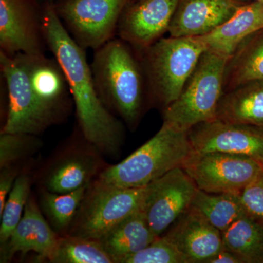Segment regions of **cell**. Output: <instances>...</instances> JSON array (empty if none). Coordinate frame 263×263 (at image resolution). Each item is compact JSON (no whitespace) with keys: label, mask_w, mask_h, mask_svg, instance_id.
Returning a JSON list of instances; mask_svg holds the SVG:
<instances>
[{"label":"cell","mask_w":263,"mask_h":263,"mask_svg":"<svg viewBox=\"0 0 263 263\" xmlns=\"http://www.w3.org/2000/svg\"><path fill=\"white\" fill-rule=\"evenodd\" d=\"M216 119L263 127V81L249 83L224 92Z\"/></svg>","instance_id":"cell-21"},{"label":"cell","mask_w":263,"mask_h":263,"mask_svg":"<svg viewBox=\"0 0 263 263\" xmlns=\"http://www.w3.org/2000/svg\"><path fill=\"white\" fill-rule=\"evenodd\" d=\"M101 161L95 154L78 152L69 154L57 161L45 178L46 191L65 194L89 186L98 175Z\"/></svg>","instance_id":"cell-19"},{"label":"cell","mask_w":263,"mask_h":263,"mask_svg":"<svg viewBox=\"0 0 263 263\" xmlns=\"http://www.w3.org/2000/svg\"><path fill=\"white\" fill-rule=\"evenodd\" d=\"M47 259L54 263H114L98 240L71 235L58 238Z\"/></svg>","instance_id":"cell-25"},{"label":"cell","mask_w":263,"mask_h":263,"mask_svg":"<svg viewBox=\"0 0 263 263\" xmlns=\"http://www.w3.org/2000/svg\"><path fill=\"white\" fill-rule=\"evenodd\" d=\"M194 152L248 156L263 163V127L215 119L188 131Z\"/></svg>","instance_id":"cell-12"},{"label":"cell","mask_w":263,"mask_h":263,"mask_svg":"<svg viewBox=\"0 0 263 263\" xmlns=\"http://www.w3.org/2000/svg\"><path fill=\"white\" fill-rule=\"evenodd\" d=\"M30 181L27 175L18 176L5 202L1 216L0 243L4 245L9 239L13 230L23 216L29 197Z\"/></svg>","instance_id":"cell-27"},{"label":"cell","mask_w":263,"mask_h":263,"mask_svg":"<svg viewBox=\"0 0 263 263\" xmlns=\"http://www.w3.org/2000/svg\"><path fill=\"white\" fill-rule=\"evenodd\" d=\"M0 72L8 90V108L1 133L37 136L51 126L33 96L27 71L18 57L0 51Z\"/></svg>","instance_id":"cell-10"},{"label":"cell","mask_w":263,"mask_h":263,"mask_svg":"<svg viewBox=\"0 0 263 263\" xmlns=\"http://www.w3.org/2000/svg\"><path fill=\"white\" fill-rule=\"evenodd\" d=\"M142 211L118 223L99 239L114 263L139 252L157 239Z\"/></svg>","instance_id":"cell-20"},{"label":"cell","mask_w":263,"mask_h":263,"mask_svg":"<svg viewBox=\"0 0 263 263\" xmlns=\"http://www.w3.org/2000/svg\"><path fill=\"white\" fill-rule=\"evenodd\" d=\"M243 0H179L168 33L171 37H200L224 23Z\"/></svg>","instance_id":"cell-15"},{"label":"cell","mask_w":263,"mask_h":263,"mask_svg":"<svg viewBox=\"0 0 263 263\" xmlns=\"http://www.w3.org/2000/svg\"><path fill=\"white\" fill-rule=\"evenodd\" d=\"M35 136L26 133H1L0 168L13 165L37 149L40 143Z\"/></svg>","instance_id":"cell-28"},{"label":"cell","mask_w":263,"mask_h":263,"mask_svg":"<svg viewBox=\"0 0 263 263\" xmlns=\"http://www.w3.org/2000/svg\"><path fill=\"white\" fill-rule=\"evenodd\" d=\"M90 66L104 105L129 127L136 126L148 94L146 73L138 52L120 38L114 37L95 51Z\"/></svg>","instance_id":"cell-2"},{"label":"cell","mask_w":263,"mask_h":263,"mask_svg":"<svg viewBox=\"0 0 263 263\" xmlns=\"http://www.w3.org/2000/svg\"><path fill=\"white\" fill-rule=\"evenodd\" d=\"M121 263H190L186 256L180 252L165 238L159 237L146 248L128 256Z\"/></svg>","instance_id":"cell-29"},{"label":"cell","mask_w":263,"mask_h":263,"mask_svg":"<svg viewBox=\"0 0 263 263\" xmlns=\"http://www.w3.org/2000/svg\"><path fill=\"white\" fill-rule=\"evenodd\" d=\"M163 237L190 263H205L224 249L220 230L191 208Z\"/></svg>","instance_id":"cell-16"},{"label":"cell","mask_w":263,"mask_h":263,"mask_svg":"<svg viewBox=\"0 0 263 263\" xmlns=\"http://www.w3.org/2000/svg\"><path fill=\"white\" fill-rule=\"evenodd\" d=\"M27 71L33 96L52 124L67 117L72 99L68 81L56 59L46 54L17 53Z\"/></svg>","instance_id":"cell-13"},{"label":"cell","mask_w":263,"mask_h":263,"mask_svg":"<svg viewBox=\"0 0 263 263\" xmlns=\"http://www.w3.org/2000/svg\"><path fill=\"white\" fill-rule=\"evenodd\" d=\"M263 81V29L246 38L226 67L224 93L238 86Z\"/></svg>","instance_id":"cell-22"},{"label":"cell","mask_w":263,"mask_h":263,"mask_svg":"<svg viewBox=\"0 0 263 263\" xmlns=\"http://www.w3.org/2000/svg\"><path fill=\"white\" fill-rule=\"evenodd\" d=\"M205 51L200 37L170 36L138 53L151 98L163 109L174 103Z\"/></svg>","instance_id":"cell-4"},{"label":"cell","mask_w":263,"mask_h":263,"mask_svg":"<svg viewBox=\"0 0 263 263\" xmlns=\"http://www.w3.org/2000/svg\"><path fill=\"white\" fill-rule=\"evenodd\" d=\"M42 23L48 49L61 65L68 81L83 136L97 149L116 153L122 143L124 128L99 97L86 49L74 41L64 27L54 3L45 2Z\"/></svg>","instance_id":"cell-1"},{"label":"cell","mask_w":263,"mask_h":263,"mask_svg":"<svg viewBox=\"0 0 263 263\" xmlns=\"http://www.w3.org/2000/svg\"><path fill=\"white\" fill-rule=\"evenodd\" d=\"M198 189L181 167H176L146 186L142 212L159 238L187 212Z\"/></svg>","instance_id":"cell-9"},{"label":"cell","mask_w":263,"mask_h":263,"mask_svg":"<svg viewBox=\"0 0 263 263\" xmlns=\"http://www.w3.org/2000/svg\"><path fill=\"white\" fill-rule=\"evenodd\" d=\"M245 2H259V3H262L263 0H243Z\"/></svg>","instance_id":"cell-33"},{"label":"cell","mask_w":263,"mask_h":263,"mask_svg":"<svg viewBox=\"0 0 263 263\" xmlns=\"http://www.w3.org/2000/svg\"><path fill=\"white\" fill-rule=\"evenodd\" d=\"M179 0H135L124 8L118 37L138 53L144 51L168 32Z\"/></svg>","instance_id":"cell-14"},{"label":"cell","mask_w":263,"mask_h":263,"mask_svg":"<svg viewBox=\"0 0 263 263\" xmlns=\"http://www.w3.org/2000/svg\"><path fill=\"white\" fill-rule=\"evenodd\" d=\"M224 249L243 263H262L263 219L247 213L221 233Z\"/></svg>","instance_id":"cell-23"},{"label":"cell","mask_w":263,"mask_h":263,"mask_svg":"<svg viewBox=\"0 0 263 263\" xmlns=\"http://www.w3.org/2000/svg\"><path fill=\"white\" fill-rule=\"evenodd\" d=\"M131 0H60L55 10L79 46L96 51L117 34L118 24Z\"/></svg>","instance_id":"cell-7"},{"label":"cell","mask_w":263,"mask_h":263,"mask_svg":"<svg viewBox=\"0 0 263 263\" xmlns=\"http://www.w3.org/2000/svg\"><path fill=\"white\" fill-rule=\"evenodd\" d=\"M262 165V162L248 156L194 152L181 167L198 190L209 193L240 195Z\"/></svg>","instance_id":"cell-8"},{"label":"cell","mask_w":263,"mask_h":263,"mask_svg":"<svg viewBox=\"0 0 263 263\" xmlns=\"http://www.w3.org/2000/svg\"><path fill=\"white\" fill-rule=\"evenodd\" d=\"M262 29L263 3L248 2L224 23L200 37L208 51L229 60L246 38Z\"/></svg>","instance_id":"cell-18"},{"label":"cell","mask_w":263,"mask_h":263,"mask_svg":"<svg viewBox=\"0 0 263 263\" xmlns=\"http://www.w3.org/2000/svg\"><path fill=\"white\" fill-rule=\"evenodd\" d=\"M190 208L221 233L248 213L240 195L209 193L200 190H197Z\"/></svg>","instance_id":"cell-24"},{"label":"cell","mask_w":263,"mask_h":263,"mask_svg":"<svg viewBox=\"0 0 263 263\" xmlns=\"http://www.w3.org/2000/svg\"><path fill=\"white\" fill-rule=\"evenodd\" d=\"M228 61L214 52H204L179 98L163 109L164 122L188 132L197 124L216 119Z\"/></svg>","instance_id":"cell-5"},{"label":"cell","mask_w":263,"mask_h":263,"mask_svg":"<svg viewBox=\"0 0 263 263\" xmlns=\"http://www.w3.org/2000/svg\"><path fill=\"white\" fill-rule=\"evenodd\" d=\"M58 238L34 199L29 197L22 219L8 241L1 245V262H9L18 252H34L41 258L48 259Z\"/></svg>","instance_id":"cell-17"},{"label":"cell","mask_w":263,"mask_h":263,"mask_svg":"<svg viewBox=\"0 0 263 263\" xmlns=\"http://www.w3.org/2000/svg\"><path fill=\"white\" fill-rule=\"evenodd\" d=\"M89 186L69 193L57 194L46 190L43 193L41 199L43 212L55 229L65 231L72 226Z\"/></svg>","instance_id":"cell-26"},{"label":"cell","mask_w":263,"mask_h":263,"mask_svg":"<svg viewBox=\"0 0 263 263\" xmlns=\"http://www.w3.org/2000/svg\"><path fill=\"white\" fill-rule=\"evenodd\" d=\"M46 48L42 9L34 0H0V51L40 55Z\"/></svg>","instance_id":"cell-11"},{"label":"cell","mask_w":263,"mask_h":263,"mask_svg":"<svg viewBox=\"0 0 263 263\" xmlns=\"http://www.w3.org/2000/svg\"><path fill=\"white\" fill-rule=\"evenodd\" d=\"M240 197L249 214L263 219V165Z\"/></svg>","instance_id":"cell-30"},{"label":"cell","mask_w":263,"mask_h":263,"mask_svg":"<svg viewBox=\"0 0 263 263\" xmlns=\"http://www.w3.org/2000/svg\"><path fill=\"white\" fill-rule=\"evenodd\" d=\"M133 1H135V0H131L130 2H133ZM130 2H129V3H130Z\"/></svg>","instance_id":"cell-35"},{"label":"cell","mask_w":263,"mask_h":263,"mask_svg":"<svg viewBox=\"0 0 263 263\" xmlns=\"http://www.w3.org/2000/svg\"><path fill=\"white\" fill-rule=\"evenodd\" d=\"M146 187L122 188L95 181L89 186L71 235L99 240L128 216L142 210Z\"/></svg>","instance_id":"cell-6"},{"label":"cell","mask_w":263,"mask_h":263,"mask_svg":"<svg viewBox=\"0 0 263 263\" xmlns=\"http://www.w3.org/2000/svg\"><path fill=\"white\" fill-rule=\"evenodd\" d=\"M193 153L188 132L163 122L149 141L125 160L102 171L97 181L118 187H146L171 170L182 167Z\"/></svg>","instance_id":"cell-3"},{"label":"cell","mask_w":263,"mask_h":263,"mask_svg":"<svg viewBox=\"0 0 263 263\" xmlns=\"http://www.w3.org/2000/svg\"><path fill=\"white\" fill-rule=\"evenodd\" d=\"M262 263H263V259H262Z\"/></svg>","instance_id":"cell-36"},{"label":"cell","mask_w":263,"mask_h":263,"mask_svg":"<svg viewBox=\"0 0 263 263\" xmlns=\"http://www.w3.org/2000/svg\"><path fill=\"white\" fill-rule=\"evenodd\" d=\"M17 177V171L13 165L1 169L0 174V214L3 213L5 202Z\"/></svg>","instance_id":"cell-31"},{"label":"cell","mask_w":263,"mask_h":263,"mask_svg":"<svg viewBox=\"0 0 263 263\" xmlns=\"http://www.w3.org/2000/svg\"><path fill=\"white\" fill-rule=\"evenodd\" d=\"M46 1L52 2V3H55V2H56V0H46Z\"/></svg>","instance_id":"cell-34"},{"label":"cell","mask_w":263,"mask_h":263,"mask_svg":"<svg viewBox=\"0 0 263 263\" xmlns=\"http://www.w3.org/2000/svg\"><path fill=\"white\" fill-rule=\"evenodd\" d=\"M205 263H243V261L236 254L223 249Z\"/></svg>","instance_id":"cell-32"}]
</instances>
